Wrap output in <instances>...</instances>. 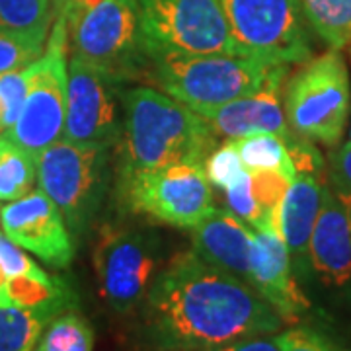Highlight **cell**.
Wrapping results in <instances>:
<instances>
[{"label":"cell","mask_w":351,"mask_h":351,"mask_svg":"<svg viewBox=\"0 0 351 351\" xmlns=\"http://www.w3.org/2000/svg\"><path fill=\"white\" fill-rule=\"evenodd\" d=\"M322 180L318 174L297 172L289 184L279 207V234L287 246L291 260L304 271L308 263V244L314 223L322 205Z\"/></svg>","instance_id":"obj_18"},{"label":"cell","mask_w":351,"mask_h":351,"mask_svg":"<svg viewBox=\"0 0 351 351\" xmlns=\"http://www.w3.org/2000/svg\"><path fill=\"white\" fill-rule=\"evenodd\" d=\"M254 228L228 209H217L191 228L193 252L215 267L250 285V252Z\"/></svg>","instance_id":"obj_17"},{"label":"cell","mask_w":351,"mask_h":351,"mask_svg":"<svg viewBox=\"0 0 351 351\" xmlns=\"http://www.w3.org/2000/svg\"><path fill=\"white\" fill-rule=\"evenodd\" d=\"M336 189V195H338V199L341 201V205H343V209H346V213L350 217V225H351V191L350 189Z\"/></svg>","instance_id":"obj_32"},{"label":"cell","mask_w":351,"mask_h":351,"mask_svg":"<svg viewBox=\"0 0 351 351\" xmlns=\"http://www.w3.org/2000/svg\"><path fill=\"white\" fill-rule=\"evenodd\" d=\"M123 101V176L168 164H205L217 147L207 119L154 88L135 86Z\"/></svg>","instance_id":"obj_2"},{"label":"cell","mask_w":351,"mask_h":351,"mask_svg":"<svg viewBox=\"0 0 351 351\" xmlns=\"http://www.w3.org/2000/svg\"><path fill=\"white\" fill-rule=\"evenodd\" d=\"M66 49L69 27L66 12L61 8L41 57L29 64V86L24 108L16 123L4 133L34 156L63 138L69 76Z\"/></svg>","instance_id":"obj_7"},{"label":"cell","mask_w":351,"mask_h":351,"mask_svg":"<svg viewBox=\"0 0 351 351\" xmlns=\"http://www.w3.org/2000/svg\"><path fill=\"white\" fill-rule=\"evenodd\" d=\"M217 351H281L277 346L276 338H265V336H252V338L237 339L228 346H223Z\"/></svg>","instance_id":"obj_31"},{"label":"cell","mask_w":351,"mask_h":351,"mask_svg":"<svg viewBox=\"0 0 351 351\" xmlns=\"http://www.w3.org/2000/svg\"><path fill=\"white\" fill-rule=\"evenodd\" d=\"M57 311L0 306V351H36L39 338Z\"/></svg>","instance_id":"obj_20"},{"label":"cell","mask_w":351,"mask_h":351,"mask_svg":"<svg viewBox=\"0 0 351 351\" xmlns=\"http://www.w3.org/2000/svg\"><path fill=\"white\" fill-rule=\"evenodd\" d=\"M53 2H57V4H59V6H61V8H64V6H66V2H69V0H53Z\"/></svg>","instance_id":"obj_35"},{"label":"cell","mask_w":351,"mask_h":351,"mask_svg":"<svg viewBox=\"0 0 351 351\" xmlns=\"http://www.w3.org/2000/svg\"><path fill=\"white\" fill-rule=\"evenodd\" d=\"M6 281H8V276L0 267V306H8V302H6Z\"/></svg>","instance_id":"obj_33"},{"label":"cell","mask_w":351,"mask_h":351,"mask_svg":"<svg viewBox=\"0 0 351 351\" xmlns=\"http://www.w3.org/2000/svg\"><path fill=\"white\" fill-rule=\"evenodd\" d=\"M45 45L34 43L29 39L0 34V75L25 69L27 64L38 61Z\"/></svg>","instance_id":"obj_26"},{"label":"cell","mask_w":351,"mask_h":351,"mask_svg":"<svg viewBox=\"0 0 351 351\" xmlns=\"http://www.w3.org/2000/svg\"><path fill=\"white\" fill-rule=\"evenodd\" d=\"M239 55L276 66L311 59L299 0H219Z\"/></svg>","instance_id":"obj_9"},{"label":"cell","mask_w":351,"mask_h":351,"mask_svg":"<svg viewBox=\"0 0 351 351\" xmlns=\"http://www.w3.org/2000/svg\"><path fill=\"white\" fill-rule=\"evenodd\" d=\"M0 267L8 277L14 276H43L38 263L24 254V248L14 244L4 232H0Z\"/></svg>","instance_id":"obj_29"},{"label":"cell","mask_w":351,"mask_h":351,"mask_svg":"<svg viewBox=\"0 0 351 351\" xmlns=\"http://www.w3.org/2000/svg\"><path fill=\"white\" fill-rule=\"evenodd\" d=\"M308 263L326 287L341 289L351 281L350 217L328 186H322V205L311 234Z\"/></svg>","instance_id":"obj_16"},{"label":"cell","mask_w":351,"mask_h":351,"mask_svg":"<svg viewBox=\"0 0 351 351\" xmlns=\"http://www.w3.org/2000/svg\"><path fill=\"white\" fill-rule=\"evenodd\" d=\"M289 129L326 147H336L350 117V73L341 53L328 51L301 63L283 94Z\"/></svg>","instance_id":"obj_4"},{"label":"cell","mask_w":351,"mask_h":351,"mask_svg":"<svg viewBox=\"0 0 351 351\" xmlns=\"http://www.w3.org/2000/svg\"><path fill=\"white\" fill-rule=\"evenodd\" d=\"M281 351H343L313 328H289L276 338Z\"/></svg>","instance_id":"obj_28"},{"label":"cell","mask_w":351,"mask_h":351,"mask_svg":"<svg viewBox=\"0 0 351 351\" xmlns=\"http://www.w3.org/2000/svg\"><path fill=\"white\" fill-rule=\"evenodd\" d=\"M36 351H94V330L84 316L69 308L51 318Z\"/></svg>","instance_id":"obj_24"},{"label":"cell","mask_w":351,"mask_h":351,"mask_svg":"<svg viewBox=\"0 0 351 351\" xmlns=\"http://www.w3.org/2000/svg\"><path fill=\"white\" fill-rule=\"evenodd\" d=\"M125 199L135 213L176 228L201 223L213 211V186L205 164H168L123 176Z\"/></svg>","instance_id":"obj_10"},{"label":"cell","mask_w":351,"mask_h":351,"mask_svg":"<svg viewBox=\"0 0 351 351\" xmlns=\"http://www.w3.org/2000/svg\"><path fill=\"white\" fill-rule=\"evenodd\" d=\"M38 180L36 156L16 145L4 133L0 135V201L8 203L24 197Z\"/></svg>","instance_id":"obj_22"},{"label":"cell","mask_w":351,"mask_h":351,"mask_svg":"<svg viewBox=\"0 0 351 351\" xmlns=\"http://www.w3.org/2000/svg\"><path fill=\"white\" fill-rule=\"evenodd\" d=\"M108 149L59 138L36 156L41 191L75 232L86 230L100 209L106 188Z\"/></svg>","instance_id":"obj_8"},{"label":"cell","mask_w":351,"mask_h":351,"mask_svg":"<svg viewBox=\"0 0 351 351\" xmlns=\"http://www.w3.org/2000/svg\"><path fill=\"white\" fill-rule=\"evenodd\" d=\"M158 240L137 230L108 228L94 250L100 295L115 313H129L143 302L158 274Z\"/></svg>","instance_id":"obj_11"},{"label":"cell","mask_w":351,"mask_h":351,"mask_svg":"<svg viewBox=\"0 0 351 351\" xmlns=\"http://www.w3.org/2000/svg\"><path fill=\"white\" fill-rule=\"evenodd\" d=\"M350 143H351V127H350Z\"/></svg>","instance_id":"obj_36"},{"label":"cell","mask_w":351,"mask_h":351,"mask_svg":"<svg viewBox=\"0 0 351 351\" xmlns=\"http://www.w3.org/2000/svg\"><path fill=\"white\" fill-rule=\"evenodd\" d=\"M285 78L287 75L276 76L258 92L228 101L209 113L205 119L217 141H239L256 133H274L285 141L293 137L295 133L289 129L281 106V86Z\"/></svg>","instance_id":"obj_15"},{"label":"cell","mask_w":351,"mask_h":351,"mask_svg":"<svg viewBox=\"0 0 351 351\" xmlns=\"http://www.w3.org/2000/svg\"><path fill=\"white\" fill-rule=\"evenodd\" d=\"M145 55H239L219 0H135Z\"/></svg>","instance_id":"obj_5"},{"label":"cell","mask_w":351,"mask_h":351,"mask_svg":"<svg viewBox=\"0 0 351 351\" xmlns=\"http://www.w3.org/2000/svg\"><path fill=\"white\" fill-rule=\"evenodd\" d=\"M330 180L334 188L351 191V143L348 141L341 149L330 156Z\"/></svg>","instance_id":"obj_30"},{"label":"cell","mask_w":351,"mask_h":351,"mask_svg":"<svg viewBox=\"0 0 351 351\" xmlns=\"http://www.w3.org/2000/svg\"><path fill=\"white\" fill-rule=\"evenodd\" d=\"M281 326V316L256 289L193 250L166 263L143 299L145 338L156 351H217Z\"/></svg>","instance_id":"obj_1"},{"label":"cell","mask_w":351,"mask_h":351,"mask_svg":"<svg viewBox=\"0 0 351 351\" xmlns=\"http://www.w3.org/2000/svg\"><path fill=\"white\" fill-rule=\"evenodd\" d=\"M0 226L14 244L51 267L63 269L75 258V244L63 215L41 189H32L24 197L4 203L0 207Z\"/></svg>","instance_id":"obj_13"},{"label":"cell","mask_w":351,"mask_h":351,"mask_svg":"<svg viewBox=\"0 0 351 351\" xmlns=\"http://www.w3.org/2000/svg\"><path fill=\"white\" fill-rule=\"evenodd\" d=\"M73 55L115 82L133 78L147 61L141 45L135 0H101L94 6L66 4Z\"/></svg>","instance_id":"obj_6"},{"label":"cell","mask_w":351,"mask_h":351,"mask_svg":"<svg viewBox=\"0 0 351 351\" xmlns=\"http://www.w3.org/2000/svg\"><path fill=\"white\" fill-rule=\"evenodd\" d=\"M250 285L276 308L283 322H297L311 306L295 279L291 254L277 230H254Z\"/></svg>","instance_id":"obj_14"},{"label":"cell","mask_w":351,"mask_h":351,"mask_svg":"<svg viewBox=\"0 0 351 351\" xmlns=\"http://www.w3.org/2000/svg\"><path fill=\"white\" fill-rule=\"evenodd\" d=\"M205 174L209 178L211 186L221 191H230L242 184V180L248 176V170L244 168L239 152L237 141H225L219 149L205 160Z\"/></svg>","instance_id":"obj_25"},{"label":"cell","mask_w":351,"mask_h":351,"mask_svg":"<svg viewBox=\"0 0 351 351\" xmlns=\"http://www.w3.org/2000/svg\"><path fill=\"white\" fill-rule=\"evenodd\" d=\"M53 24V0H0V34L45 45Z\"/></svg>","instance_id":"obj_19"},{"label":"cell","mask_w":351,"mask_h":351,"mask_svg":"<svg viewBox=\"0 0 351 351\" xmlns=\"http://www.w3.org/2000/svg\"><path fill=\"white\" fill-rule=\"evenodd\" d=\"M301 12L316 36L332 49L351 45V0H299Z\"/></svg>","instance_id":"obj_21"},{"label":"cell","mask_w":351,"mask_h":351,"mask_svg":"<svg viewBox=\"0 0 351 351\" xmlns=\"http://www.w3.org/2000/svg\"><path fill=\"white\" fill-rule=\"evenodd\" d=\"M242 164L248 172H279L293 182L297 176L285 138L274 133H256L237 141Z\"/></svg>","instance_id":"obj_23"},{"label":"cell","mask_w":351,"mask_h":351,"mask_svg":"<svg viewBox=\"0 0 351 351\" xmlns=\"http://www.w3.org/2000/svg\"><path fill=\"white\" fill-rule=\"evenodd\" d=\"M27 86H29V64L20 71L0 75V104L4 110L8 129L16 123L18 115L24 108Z\"/></svg>","instance_id":"obj_27"},{"label":"cell","mask_w":351,"mask_h":351,"mask_svg":"<svg viewBox=\"0 0 351 351\" xmlns=\"http://www.w3.org/2000/svg\"><path fill=\"white\" fill-rule=\"evenodd\" d=\"M115 84L94 64L71 55L63 138L80 145L112 147L119 133Z\"/></svg>","instance_id":"obj_12"},{"label":"cell","mask_w":351,"mask_h":351,"mask_svg":"<svg viewBox=\"0 0 351 351\" xmlns=\"http://www.w3.org/2000/svg\"><path fill=\"white\" fill-rule=\"evenodd\" d=\"M101 0H69L66 4H75V6H94L98 4Z\"/></svg>","instance_id":"obj_34"},{"label":"cell","mask_w":351,"mask_h":351,"mask_svg":"<svg viewBox=\"0 0 351 351\" xmlns=\"http://www.w3.org/2000/svg\"><path fill=\"white\" fill-rule=\"evenodd\" d=\"M151 71L164 94L207 117L228 101L250 96L271 78L287 75L289 66H276L246 55H149Z\"/></svg>","instance_id":"obj_3"}]
</instances>
